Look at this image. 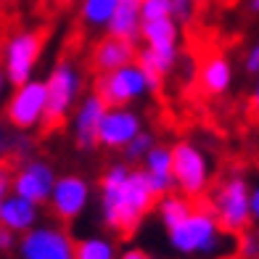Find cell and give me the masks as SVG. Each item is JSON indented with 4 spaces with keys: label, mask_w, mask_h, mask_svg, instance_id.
<instances>
[{
    "label": "cell",
    "mask_w": 259,
    "mask_h": 259,
    "mask_svg": "<svg viewBox=\"0 0 259 259\" xmlns=\"http://www.w3.org/2000/svg\"><path fill=\"white\" fill-rule=\"evenodd\" d=\"M109 109L98 93H85L79 98V103L74 106L72 116H69V133H72V143L79 151H93L98 148V127L103 119V111Z\"/></svg>",
    "instance_id": "obj_13"
},
{
    "label": "cell",
    "mask_w": 259,
    "mask_h": 259,
    "mask_svg": "<svg viewBox=\"0 0 259 259\" xmlns=\"http://www.w3.org/2000/svg\"><path fill=\"white\" fill-rule=\"evenodd\" d=\"M249 11L251 14H259V0H249Z\"/></svg>",
    "instance_id": "obj_37"
},
{
    "label": "cell",
    "mask_w": 259,
    "mask_h": 259,
    "mask_svg": "<svg viewBox=\"0 0 259 259\" xmlns=\"http://www.w3.org/2000/svg\"><path fill=\"white\" fill-rule=\"evenodd\" d=\"M56 178L58 172L51 161H45L40 156H29L24 161H16V167L11 169V193L45 206L51 198Z\"/></svg>",
    "instance_id": "obj_11"
},
{
    "label": "cell",
    "mask_w": 259,
    "mask_h": 259,
    "mask_svg": "<svg viewBox=\"0 0 259 259\" xmlns=\"http://www.w3.org/2000/svg\"><path fill=\"white\" fill-rule=\"evenodd\" d=\"M16 243H19V235L14 230H8V228L0 225V254L16 251Z\"/></svg>",
    "instance_id": "obj_29"
},
{
    "label": "cell",
    "mask_w": 259,
    "mask_h": 259,
    "mask_svg": "<svg viewBox=\"0 0 259 259\" xmlns=\"http://www.w3.org/2000/svg\"><path fill=\"white\" fill-rule=\"evenodd\" d=\"M6 138H8V133H6V124L0 122V159H3V154H6Z\"/></svg>",
    "instance_id": "obj_35"
},
{
    "label": "cell",
    "mask_w": 259,
    "mask_h": 259,
    "mask_svg": "<svg viewBox=\"0 0 259 259\" xmlns=\"http://www.w3.org/2000/svg\"><path fill=\"white\" fill-rule=\"evenodd\" d=\"M3 119L16 133H37L45 122V82L32 77L11 88L3 103Z\"/></svg>",
    "instance_id": "obj_8"
},
{
    "label": "cell",
    "mask_w": 259,
    "mask_h": 259,
    "mask_svg": "<svg viewBox=\"0 0 259 259\" xmlns=\"http://www.w3.org/2000/svg\"><path fill=\"white\" fill-rule=\"evenodd\" d=\"M154 143H156L154 135H151L148 130H140V133H138V135H135V138L130 140L127 146H124V151H122V159H124L127 164H135V167H138V164L146 159L148 151L154 148Z\"/></svg>",
    "instance_id": "obj_23"
},
{
    "label": "cell",
    "mask_w": 259,
    "mask_h": 259,
    "mask_svg": "<svg viewBox=\"0 0 259 259\" xmlns=\"http://www.w3.org/2000/svg\"><path fill=\"white\" fill-rule=\"evenodd\" d=\"M37 222H42V206L34 204V201H27L16 193H8L0 204V225L14 230L16 235L32 230Z\"/></svg>",
    "instance_id": "obj_17"
},
{
    "label": "cell",
    "mask_w": 259,
    "mask_h": 259,
    "mask_svg": "<svg viewBox=\"0 0 259 259\" xmlns=\"http://www.w3.org/2000/svg\"><path fill=\"white\" fill-rule=\"evenodd\" d=\"M238 254L241 259H259V233H241L238 241Z\"/></svg>",
    "instance_id": "obj_27"
},
{
    "label": "cell",
    "mask_w": 259,
    "mask_h": 259,
    "mask_svg": "<svg viewBox=\"0 0 259 259\" xmlns=\"http://www.w3.org/2000/svg\"><path fill=\"white\" fill-rule=\"evenodd\" d=\"M11 85H8V79H6V72L0 69V103H3V98H6V90H8Z\"/></svg>",
    "instance_id": "obj_34"
},
{
    "label": "cell",
    "mask_w": 259,
    "mask_h": 259,
    "mask_svg": "<svg viewBox=\"0 0 259 259\" xmlns=\"http://www.w3.org/2000/svg\"><path fill=\"white\" fill-rule=\"evenodd\" d=\"M11 193V169L0 164V204H3V198Z\"/></svg>",
    "instance_id": "obj_32"
},
{
    "label": "cell",
    "mask_w": 259,
    "mask_h": 259,
    "mask_svg": "<svg viewBox=\"0 0 259 259\" xmlns=\"http://www.w3.org/2000/svg\"><path fill=\"white\" fill-rule=\"evenodd\" d=\"M156 193L151 191L146 175L124 159L111 161L98 178V206L103 228L116 238H133L154 211Z\"/></svg>",
    "instance_id": "obj_1"
},
{
    "label": "cell",
    "mask_w": 259,
    "mask_h": 259,
    "mask_svg": "<svg viewBox=\"0 0 259 259\" xmlns=\"http://www.w3.org/2000/svg\"><path fill=\"white\" fill-rule=\"evenodd\" d=\"M178 61H180V48H146V45H140L135 53V64L151 77L156 90H161L164 79L178 69Z\"/></svg>",
    "instance_id": "obj_18"
},
{
    "label": "cell",
    "mask_w": 259,
    "mask_h": 259,
    "mask_svg": "<svg viewBox=\"0 0 259 259\" xmlns=\"http://www.w3.org/2000/svg\"><path fill=\"white\" fill-rule=\"evenodd\" d=\"M53 6H58V8H66V6H74L77 0H51Z\"/></svg>",
    "instance_id": "obj_36"
},
{
    "label": "cell",
    "mask_w": 259,
    "mask_h": 259,
    "mask_svg": "<svg viewBox=\"0 0 259 259\" xmlns=\"http://www.w3.org/2000/svg\"><path fill=\"white\" fill-rule=\"evenodd\" d=\"M93 93H98V98L111 109V106H138L148 96H156L159 90L154 88L151 77L133 61L122 69H114V72L96 74Z\"/></svg>",
    "instance_id": "obj_7"
},
{
    "label": "cell",
    "mask_w": 259,
    "mask_h": 259,
    "mask_svg": "<svg viewBox=\"0 0 259 259\" xmlns=\"http://www.w3.org/2000/svg\"><path fill=\"white\" fill-rule=\"evenodd\" d=\"M119 259H156V256L146 249H140V246H127V249L119 251Z\"/></svg>",
    "instance_id": "obj_31"
},
{
    "label": "cell",
    "mask_w": 259,
    "mask_h": 259,
    "mask_svg": "<svg viewBox=\"0 0 259 259\" xmlns=\"http://www.w3.org/2000/svg\"><path fill=\"white\" fill-rule=\"evenodd\" d=\"M198 88L206 98H222L233 88V61L225 53H209L198 66Z\"/></svg>",
    "instance_id": "obj_15"
},
{
    "label": "cell",
    "mask_w": 259,
    "mask_h": 259,
    "mask_svg": "<svg viewBox=\"0 0 259 259\" xmlns=\"http://www.w3.org/2000/svg\"><path fill=\"white\" fill-rule=\"evenodd\" d=\"M45 51V29H19L8 34L3 48H0V69L6 72L11 88L21 85L34 77Z\"/></svg>",
    "instance_id": "obj_6"
},
{
    "label": "cell",
    "mask_w": 259,
    "mask_h": 259,
    "mask_svg": "<svg viewBox=\"0 0 259 259\" xmlns=\"http://www.w3.org/2000/svg\"><path fill=\"white\" fill-rule=\"evenodd\" d=\"M167 243L175 254L185 259H211L225 251L228 233L220 228V222L209 211L204 201H196L193 209L183 220H178L167 230Z\"/></svg>",
    "instance_id": "obj_2"
},
{
    "label": "cell",
    "mask_w": 259,
    "mask_h": 259,
    "mask_svg": "<svg viewBox=\"0 0 259 259\" xmlns=\"http://www.w3.org/2000/svg\"><path fill=\"white\" fill-rule=\"evenodd\" d=\"M243 72L251 74V77L259 74V37H256L249 48H246V53H243Z\"/></svg>",
    "instance_id": "obj_28"
},
{
    "label": "cell",
    "mask_w": 259,
    "mask_h": 259,
    "mask_svg": "<svg viewBox=\"0 0 259 259\" xmlns=\"http://www.w3.org/2000/svg\"><path fill=\"white\" fill-rule=\"evenodd\" d=\"M42 82H45V122L40 133H53V130H61L69 122L74 106L82 98L85 77H82V69L77 66V61L58 58Z\"/></svg>",
    "instance_id": "obj_3"
},
{
    "label": "cell",
    "mask_w": 259,
    "mask_h": 259,
    "mask_svg": "<svg viewBox=\"0 0 259 259\" xmlns=\"http://www.w3.org/2000/svg\"><path fill=\"white\" fill-rule=\"evenodd\" d=\"M74 238L61 222H37L19 235V259H74Z\"/></svg>",
    "instance_id": "obj_9"
},
{
    "label": "cell",
    "mask_w": 259,
    "mask_h": 259,
    "mask_svg": "<svg viewBox=\"0 0 259 259\" xmlns=\"http://www.w3.org/2000/svg\"><path fill=\"white\" fill-rule=\"evenodd\" d=\"M249 103H251V111H254V114H259V74H256V82H254V88H251Z\"/></svg>",
    "instance_id": "obj_33"
},
{
    "label": "cell",
    "mask_w": 259,
    "mask_h": 259,
    "mask_svg": "<svg viewBox=\"0 0 259 259\" xmlns=\"http://www.w3.org/2000/svg\"><path fill=\"white\" fill-rule=\"evenodd\" d=\"M140 169H143L146 180L151 185V191L156 193V198L175 191V180H172V146L154 143V148H151L146 154V159L140 161Z\"/></svg>",
    "instance_id": "obj_16"
},
{
    "label": "cell",
    "mask_w": 259,
    "mask_h": 259,
    "mask_svg": "<svg viewBox=\"0 0 259 259\" xmlns=\"http://www.w3.org/2000/svg\"><path fill=\"white\" fill-rule=\"evenodd\" d=\"M74 259H119V249L109 235H88L74 243Z\"/></svg>",
    "instance_id": "obj_22"
},
{
    "label": "cell",
    "mask_w": 259,
    "mask_h": 259,
    "mask_svg": "<svg viewBox=\"0 0 259 259\" xmlns=\"http://www.w3.org/2000/svg\"><path fill=\"white\" fill-rule=\"evenodd\" d=\"M167 16H172V0H140V21L167 19Z\"/></svg>",
    "instance_id": "obj_25"
},
{
    "label": "cell",
    "mask_w": 259,
    "mask_h": 259,
    "mask_svg": "<svg viewBox=\"0 0 259 259\" xmlns=\"http://www.w3.org/2000/svg\"><path fill=\"white\" fill-rule=\"evenodd\" d=\"M249 214H251V225L259 228V183L251 185V193H249Z\"/></svg>",
    "instance_id": "obj_30"
},
{
    "label": "cell",
    "mask_w": 259,
    "mask_h": 259,
    "mask_svg": "<svg viewBox=\"0 0 259 259\" xmlns=\"http://www.w3.org/2000/svg\"><path fill=\"white\" fill-rule=\"evenodd\" d=\"M116 11V0H77V19L90 32H106Z\"/></svg>",
    "instance_id": "obj_21"
},
{
    "label": "cell",
    "mask_w": 259,
    "mask_h": 259,
    "mask_svg": "<svg viewBox=\"0 0 259 259\" xmlns=\"http://www.w3.org/2000/svg\"><path fill=\"white\" fill-rule=\"evenodd\" d=\"M90 198H93L90 180L82 178V175H77V172H69V175H58L56 178L51 198H48L45 206L51 209V214H53L56 222L72 225V222H77L88 211Z\"/></svg>",
    "instance_id": "obj_10"
},
{
    "label": "cell",
    "mask_w": 259,
    "mask_h": 259,
    "mask_svg": "<svg viewBox=\"0 0 259 259\" xmlns=\"http://www.w3.org/2000/svg\"><path fill=\"white\" fill-rule=\"evenodd\" d=\"M3 156H11L16 161H24L29 156H34V143H32V133H8L6 138V154Z\"/></svg>",
    "instance_id": "obj_24"
},
{
    "label": "cell",
    "mask_w": 259,
    "mask_h": 259,
    "mask_svg": "<svg viewBox=\"0 0 259 259\" xmlns=\"http://www.w3.org/2000/svg\"><path fill=\"white\" fill-rule=\"evenodd\" d=\"M201 3H206V0H172V16H175V21H180V24L193 21L196 8Z\"/></svg>",
    "instance_id": "obj_26"
},
{
    "label": "cell",
    "mask_w": 259,
    "mask_h": 259,
    "mask_svg": "<svg viewBox=\"0 0 259 259\" xmlns=\"http://www.w3.org/2000/svg\"><path fill=\"white\" fill-rule=\"evenodd\" d=\"M249 193L251 183L243 172H230L222 180L211 183L209 193L204 196V204L220 222V228L228 235H241L251 228L249 214Z\"/></svg>",
    "instance_id": "obj_4"
},
{
    "label": "cell",
    "mask_w": 259,
    "mask_h": 259,
    "mask_svg": "<svg viewBox=\"0 0 259 259\" xmlns=\"http://www.w3.org/2000/svg\"><path fill=\"white\" fill-rule=\"evenodd\" d=\"M180 32H183V24L175 21L172 16L140 21L138 42L146 45V48H180Z\"/></svg>",
    "instance_id": "obj_19"
},
{
    "label": "cell",
    "mask_w": 259,
    "mask_h": 259,
    "mask_svg": "<svg viewBox=\"0 0 259 259\" xmlns=\"http://www.w3.org/2000/svg\"><path fill=\"white\" fill-rule=\"evenodd\" d=\"M143 127V116L135 106H111L103 111L98 127V148H106L111 154H122L124 146L133 140Z\"/></svg>",
    "instance_id": "obj_12"
},
{
    "label": "cell",
    "mask_w": 259,
    "mask_h": 259,
    "mask_svg": "<svg viewBox=\"0 0 259 259\" xmlns=\"http://www.w3.org/2000/svg\"><path fill=\"white\" fill-rule=\"evenodd\" d=\"M138 53V42L124 40V37H114V34H106L101 37L90 51V66L96 74L103 72H114V69H122L127 64L135 61Z\"/></svg>",
    "instance_id": "obj_14"
},
{
    "label": "cell",
    "mask_w": 259,
    "mask_h": 259,
    "mask_svg": "<svg viewBox=\"0 0 259 259\" xmlns=\"http://www.w3.org/2000/svg\"><path fill=\"white\" fill-rule=\"evenodd\" d=\"M172 180L175 191L191 201H204L211 188V161L193 140H178L172 146Z\"/></svg>",
    "instance_id": "obj_5"
},
{
    "label": "cell",
    "mask_w": 259,
    "mask_h": 259,
    "mask_svg": "<svg viewBox=\"0 0 259 259\" xmlns=\"http://www.w3.org/2000/svg\"><path fill=\"white\" fill-rule=\"evenodd\" d=\"M106 34L138 42L140 34V0H116V11L106 27Z\"/></svg>",
    "instance_id": "obj_20"
}]
</instances>
